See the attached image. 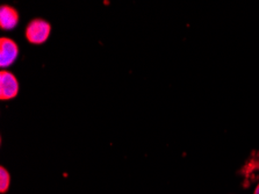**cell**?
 Returning a JSON list of instances; mask_svg holds the SVG:
<instances>
[{
	"instance_id": "6da1fadb",
	"label": "cell",
	"mask_w": 259,
	"mask_h": 194,
	"mask_svg": "<svg viewBox=\"0 0 259 194\" xmlns=\"http://www.w3.org/2000/svg\"><path fill=\"white\" fill-rule=\"evenodd\" d=\"M52 26L43 19H34L26 27L25 36L31 45H42L50 36Z\"/></svg>"
},
{
	"instance_id": "7a4b0ae2",
	"label": "cell",
	"mask_w": 259,
	"mask_h": 194,
	"mask_svg": "<svg viewBox=\"0 0 259 194\" xmlns=\"http://www.w3.org/2000/svg\"><path fill=\"white\" fill-rule=\"evenodd\" d=\"M19 82L17 77L10 71H0V99L11 100L18 96Z\"/></svg>"
},
{
	"instance_id": "3957f363",
	"label": "cell",
	"mask_w": 259,
	"mask_h": 194,
	"mask_svg": "<svg viewBox=\"0 0 259 194\" xmlns=\"http://www.w3.org/2000/svg\"><path fill=\"white\" fill-rule=\"evenodd\" d=\"M19 55V47L13 40L10 37L0 38V66L9 68Z\"/></svg>"
},
{
	"instance_id": "277c9868",
	"label": "cell",
	"mask_w": 259,
	"mask_h": 194,
	"mask_svg": "<svg viewBox=\"0 0 259 194\" xmlns=\"http://www.w3.org/2000/svg\"><path fill=\"white\" fill-rule=\"evenodd\" d=\"M19 13L10 5H2L0 7V28L4 30H12L18 26Z\"/></svg>"
},
{
	"instance_id": "5b68a950",
	"label": "cell",
	"mask_w": 259,
	"mask_h": 194,
	"mask_svg": "<svg viewBox=\"0 0 259 194\" xmlns=\"http://www.w3.org/2000/svg\"><path fill=\"white\" fill-rule=\"evenodd\" d=\"M10 184H11V176L10 172L7 170L2 166L0 168V193H6L10 188Z\"/></svg>"
},
{
	"instance_id": "8992f818",
	"label": "cell",
	"mask_w": 259,
	"mask_h": 194,
	"mask_svg": "<svg viewBox=\"0 0 259 194\" xmlns=\"http://www.w3.org/2000/svg\"><path fill=\"white\" fill-rule=\"evenodd\" d=\"M253 194H259V184L257 185V187H256V189H254V193Z\"/></svg>"
}]
</instances>
